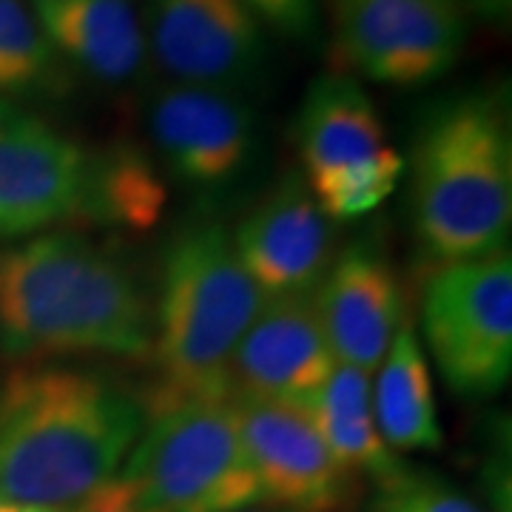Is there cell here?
I'll return each instance as SVG.
<instances>
[{
  "instance_id": "obj_1",
  "label": "cell",
  "mask_w": 512,
  "mask_h": 512,
  "mask_svg": "<svg viewBox=\"0 0 512 512\" xmlns=\"http://www.w3.org/2000/svg\"><path fill=\"white\" fill-rule=\"evenodd\" d=\"M146 407L80 367L29 365L0 379V501L77 510L117 478Z\"/></svg>"
},
{
  "instance_id": "obj_2",
  "label": "cell",
  "mask_w": 512,
  "mask_h": 512,
  "mask_svg": "<svg viewBox=\"0 0 512 512\" xmlns=\"http://www.w3.org/2000/svg\"><path fill=\"white\" fill-rule=\"evenodd\" d=\"M151 305L120 256L74 231L0 248V350L146 356Z\"/></svg>"
},
{
  "instance_id": "obj_3",
  "label": "cell",
  "mask_w": 512,
  "mask_h": 512,
  "mask_svg": "<svg viewBox=\"0 0 512 512\" xmlns=\"http://www.w3.org/2000/svg\"><path fill=\"white\" fill-rule=\"evenodd\" d=\"M512 134L507 97L467 92L424 114L413 148V231L436 265L507 251Z\"/></svg>"
},
{
  "instance_id": "obj_4",
  "label": "cell",
  "mask_w": 512,
  "mask_h": 512,
  "mask_svg": "<svg viewBox=\"0 0 512 512\" xmlns=\"http://www.w3.org/2000/svg\"><path fill=\"white\" fill-rule=\"evenodd\" d=\"M262 302L234 234L220 222H197L171 239L151 313L157 384L140 399L146 413L194 399H231L228 365Z\"/></svg>"
},
{
  "instance_id": "obj_5",
  "label": "cell",
  "mask_w": 512,
  "mask_h": 512,
  "mask_svg": "<svg viewBox=\"0 0 512 512\" xmlns=\"http://www.w3.org/2000/svg\"><path fill=\"white\" fill-rule=\"evenodd\" d=\"M117 478L140 512H239L265 504L231 399L146 413Z\"/></svg>"
},
{
  "instance_id": "obj_6",
  "label": "cell",
  "mask_w": 512,
  "mask_h": 512,
  "mask_svg": "<svg viewBox=\"0 0 512 512\" xmlns=\"http://www.w3.org/2000/svg\"><path fill=\"white\" fill-rule=\"evenodd\" d=\"M302 180L328 220L350 222L379 208L402 180L404 160L353 74L313 80L296 117Z\"/></svg>"
},
{
  "instance_id": "obj_7",
  "label": "cell",
  "mask_w": 512,
  "mask_h": 512,
  "mask_svg": "<svg viewBox=\"0 0 512 512\" xmlns=\"http://www.w3.org/2000/svg\"><path fill=\"white\" fill-rule=\"evenodd\" d=\"M421 322L447 387L490 399L512 373V256L507 251L439 265L427 279Z\"/></svg>"
},
{
  "instance_id": "obj_8",
  "label": "cell",
  "mask_w": 512,
  "mask_h": 512,
  "mask_svg": "<svg viewBox=\"0 0 512 512\" xmlns=\"http://www.w3.org/2000/svg\"><path fill=\"white\" fill-rule=\"evenodd\" d=\"M333 46L350 72L419 89L458 63L467 40L464 0H336Z\"/></svg>"
},
{
  "instance_id": "obj_9",
  "label": "cell",
  "mask_w": 512,
  "mask_h": 512,
  "mask_svg": "<svg viewBox=\"0 0 512 512\" xmlns=\"http://www.w3.org/2000/svg\"><path fill=\"white\" fill-rule=\"evenodd\" d=\"M148 60L171 83L239 94L265 72L268 40L242 0H134Z\"/></svg>"
},
{
  "instance_id": "obj_10",
  "label": "cell",
  "mask_w": 512,
  "mask_h": 512,
  "mask_svg": "<svg viewBox=\"0 0 512 512\" xmlns=\"http://www.w3.org/2000/svg\"><path fill=\"white\" fill-rule=\"evenodd\" d=\"M94 154L0 97V242L83 220Z\"/></svg>"
},
{
  "instance_id": "obj_11",
  "label": "cell",
  "mask_w": 512,
  "mask_h": 512,
  "mask_svg": "<svg viewBox=\"0 0 512 512\" xmlns=\"http://www.w3.org/2000/svg\"><path fill=\"white\" fill-rule=\"evenodd\" d=\"M239 436L262 501L285 512H345L359 478L345 470L305 407L265 399H231Z\"/></svg>"
},
{
  "instance_id": "obj_12",
  "label": "cell",
  "mask_w": 512,
  "mask_h": 512,
  "mask_svg": "<svg viewBox=\"0 0 512 512\" xmlns=\"http://www.w3.org/2000/svg\"><path fill=\"white\" fill-rule=\"evenodd\" d=\"M148 131L165 168L200 191L237 183L259 146L256 114L239 94L180 83L151 94Z\"/></svg>"
},
{
  "instance_id": "obj_13",
  "label": "cell",
  "mask_w": 512,
  "mask_h": 512,
  "mask_svg": "<svg viewBox=\"0 0 512 512\" xmlns=\"http://www.w3.org/2000/svg\"><path fill=\"white\" fill-rule=\"evenodd\" d=\"M336 367L313 293L265 299L228 365L231 399L311 407Z\"/></svg>"
},
{
  "instance_id": "obj_14",
  "label": "cell",
  "mask_w": 512,
  "mask_h": 512,
  "mask_svg": "<svg viewBox=\"0 0 512 512\" xmlns=\"http://www.w3.org/2000/svg\"><path fill=\"white\" fill-rule=\"evenodd\" d=\"M237 254L265 299L313 293L328 271L333 234L302 174H285L239 222Z\"/></svg>"
},
{
  "instance_id": "obj_15",
  "label": "cell",
  "mask_w": 512,
  "mask_h": 512,
  "mask_svg": "<svg viewBox=\"0 0 512 512\" xmlns=\"http://www.w3.org/2000/svg\"><path fill=\"white\" fill-rule=\"evenodd\" d=\"M336 362L376 373L404 322L402 291L387 256L359 239L336 256L313 291Z\"/></svg>"
},
{
  "instance_id": "obj_16",
  "label": "cell",
  "mask_w": 512,
  "mask_h": 512,
  "mask_svg": "<svg viewBox=\"0 0 512 512\" xmlns=\"http://www.w3.org/2000/svg\"><path fill=\"white\" fill-rule=\"evenodd\" d=\"M60 60L97 86L123 89L148 69L134 0H26Z\"/></svg>"
},
{
  "instance_id": "obj_17",
  "label": "cell",
  "mask_w": 512,
  "mask_h": 512,
  "mask_svg": "<svg viewBox=\"0 0 512 512\" xmlns=\"http://www.w3.org/2000/svg\"><path fill=\"white\" fill-rule=\"evenodd\" d=\"M379 376L370 384L373 416L382 441L393 453H430L439 450L444 433L439 424L430 365L424 359L416 330L399 325L393 345L376 367Z\"/></svg>"
},
{
  "instance_id": "obj_18",
  "label": "cell",
  "mask_w": 512,
  "mask_h": 512,
  "mask_svg": "<svg viewBox=\"0 0 512 512\" xmlns=\"http://www.w3.org/2000/svg\"><path fill=\"white\" fill-rule=\"evenodd\" d=\"M322 439L336 461L356 478H373L382 484L402 470L396 456L379 436L370 396V376L356 367L336 362L330 379L308 407Z\"/></svg>"
},
{
  "instance_id": "obj_19",
  "label": "cell",
  "mask_w": 512,
  "mask_h": 512,
  "mask_svg": "<svg viewBox=\"0 0 512 512\" xmlns=\"http://www.w3.org/2000/svg\"><path fill=\"white\" fill-rule=\"evenodd\" d=\"M74 74L60 60L26 0H0V97L57 100L72 92Z\"/></svg>"
},
{
  "instance_id": "obj_20",
  "label": "cell",
  "mask_w": 512,
  "mask_h": 512,
  "mask_svg": "<svg viewBox=\"0 0 512 512\" xmlns=\"http://www.w3.org/2000/svg\"><path fill=\"white\" fill-rule=\"evenodd\" d=\"M163 185L137 151L94 157L83 220L114 228H151L163 214Z\"/></svg>"
},
{
  "instance_id": "obj_21",
  "label": "cell",
  "mask_w": 512,
  "mask_h": 512,
  "mask_svg": "<svg viewBox=\"0 0 512 512\" xmlns=\"http://www.w3.org/2000/svg\"><path fill=\"white\" fill-rule=\"evenodd\" d=\"M376 490V512H484L473 498L458 493L447 481L407 467L376 484Z\"/></svg>"
},
{
  "instance_id": "obj_22",
  "label": "cell",
  "mask_w": 512,
  "mask_h": 512,
  "mask_svg": "<svg viewBox=\"0 0 512 512\" xmlns=\"http://www.w3.org/2000/svg\"><path fill=\"white\" fill-rule=\"evenodd\" d=\"M259 23L285 37H311L316 29V0H242Z\"/></svg>"
},
{
  "instance_id": "obj_23",
  "label": "cell",
  "mask_w": 512,
  "mask_h": 512,
  "mask_svg": "<svg viewBox=\"0 0 512 512\" xmlns=\"http://www.w3.org/2000/svg\"><path fill=\"white\" fill-rule=\"evenodd\" d=\"M74 512H140V510L134 507V501H131V493L126 490V484H123L120 478H114V481H109L106 487H100L89 501H83V504H80Z\"/></svg>"
},
{
  "instance_id": "obj_24",
  "label": "cell",
  "mask_w": 512,
  "mask_h": 512,
  "mask_svg": "<svg viewBox=\"0 0 512 512\" xmlns=\"http://www.w3.org/2000/svg\"><path fill=\"white\" fill-rule=\"evenodd\" d=\"M0 512H66V510H46V507H3Z\"/></svg>"
},
{
  "instance_id": "obj_25",
  "label": "cell",
  "mask_w": 512,
  "mask_h": 512,
  "mask_svg": "<svg viewBox=\"0 0 512 512\" xmlns=\"http://www.w3.org/2000/svg\"><path fill=\"white\" fill-rule=\"evenodd\" d=\"M239 512H285V510H276L271 504H256V507H248V510H239Z\"/></svg>"
},
{
  "instance_id": "obj_26",
  "label": "cell",
  "mask_w": 512,
  "mask_h": 512,
  "mask_svg": "<svg viewBox=\"0 0 512 512\" xmlns=\"http://www.w3.org/2000/svg\"><path fill=\"white\" fill-rule=\"evenodd\" d=\"M3 507H9V504H3V501H0V510H3Z\"/></svg>"
}]
</instances>
